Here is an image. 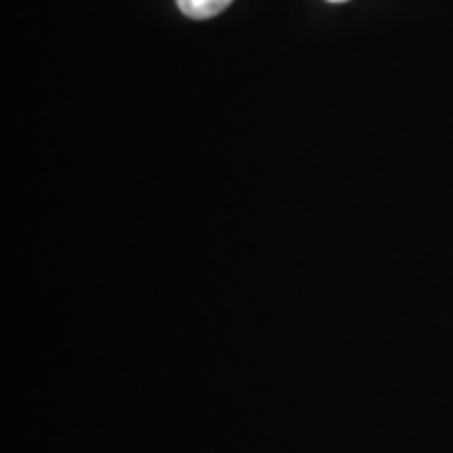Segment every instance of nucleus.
Segmentation results:
<instances>
[{
	"label": "nucleus",
	"instance_id": "nucleus-1",
	"mask_svg": "<svg viewBox=\"0 0 453 453\" xmlns=\"http://www.w3.org/2000/svg\"><path fill=\"white\" fill-rule=\"evenodd\" d=\"M234 0H177L180 13L189 19H211L229 7Z\"/></svg>",
	"mask_w": 453,
	"mask_h": 453
},
{
	"label": "nucleus",
	"instance_id": "nucleus-2",
	"mask_svg": "<svg viewBox=\"0 0 453 453\" xmlns=\"http://www.w3.org/2000/svg\"><path fill=\"white\" fill-rule=\"evenodd\" d=\"M327 3H347V0H327Z\"/></svg>",
	"mask_w": 453,
	"mask_h": 453
}]
</instances>
